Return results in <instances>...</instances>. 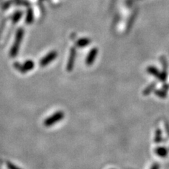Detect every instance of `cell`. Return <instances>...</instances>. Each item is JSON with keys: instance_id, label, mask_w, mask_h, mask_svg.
<instances>
[{"instance_id": "obj_1", "label": "cell", "mask_w": 169, "mask_h": 169, "mask_svg": "<svg viewBox=\"0 0 169 169\" xmlns=\"http://www.w3.org/2000/svg\"><path fill=\"white\" fill-rule=\"evenodd\" d=\"M24 35V30L23 28H19L17 30L15 37V40L13 44V46L11 48V51H10V56L11 57H16V55L18 54V51H19L20 46H21V43L22 42V40L23 38Z\"/></svg>"}, {"instance_id": "obj_2", "label": "cell", "mask_w": 169, "mask_h": 169, "mask_svg": "<svg viewBox=\"0 0 169 169\" xmlns=\"http://www.w3.org/2000/svg\"><path fill=\"white\" fill-rule=\"evenodd\" d=\"M64 118V113L63 111H58L56 112L54 114H53L51 116L48 117L45 121H44V125L46 127H50L54 125L56 123H58L59 121H62Z\"/></svg>"}, {"instance_id": "obj_3", "label": "cell", "mask_w": 169, "mask_h": 169, "mask_svg": "<svg viewBox=\"0 0 169 169\" xmlns=\"http://www.w3.org/2000/svg\"><path fill=\"white\" fill-rule=\"evenodd\" d=\"M14 66L16 67V69H18L20 72L25 73L27 71H31L32 69L34 68L35 64L32 60H28L25 62L23 64H20L19 63H16L14 64Z\"/></svg>"}, {"instance_id": "obj_4", "label": "cell", "mask_w": 169, "mask_h": 169, "mask_svg": "<svg viewBox=\"0 0 169 169\" xmlns=\"http://www.w3.org/2000/svg\"><path fill=\"white\" fill-rule=\"evenodd\" d=\"M57 57V52L56 51H52L50 53H48L45 56H44L40 61V64L42 67L47 66L51 62H52Z\"/></svg>"}, {"instance_id": "obj_5", "label": "cell", "mask_w": 169, "mask_h": 169, "mask_svg": "<svg viewBox=\"0 0 169 169\" xmlns=\"http://www.w3.org/2000/svg\"><path fill=\"white\" fill-rule=\"evenodd\" d=\"M76 59V50L75 47H72L70 50V53H69V57L66 66L67 71H73V68H74Z\"/></svg>"}, {"instance_id": "obj_6", "label": "cell", "mask_w": 169, "mask_h": 169, "mask_svg": "<svg viewBox=\"0 0 169 169\" xmlns=\"http://www.w3.org/2000/svg\"><path fill=\"white\" fill-rule=\"evenodd\" d=\"M97 54H98V49L96 47H94L89 51L85 60V63L87 66H91L92 64H93L95 60L96 59Z\"/></svg>"}, {"instance_id": "obj_7", "label": "cell", "mask_w": 169, "mask_h": 169, "mask_svg": "<svg viewBox=\"0 0 169 169\" xmlns=\"http://www.w3.org/2000/svg\"><path fill=\"white\" fill-rule=\"evenodd\" d=\"M160 60L163 68V71H161V82H165L167 77V67H168V64H167V61L165 56H161Z\"/></svg>"}, {"instance_id": "obj_8", "label": "cell", "mask_w": 169, "mask_h": 169, "mask_svg": "<svg viewBox=\"0 0 169 169\" xmlns=\"http://www.w3.org/2000/svg\"><path fill=\"white\" fill-rule=\"evenodd\" d=\"M146 71L149 73L150 75L155 76L156 78H158V80H161V72H160L156 67L154 66H149L146 68Z\"/></svg>"}, {"instance_id": "obj_9", "label": "cell", "mask_w": 169, "mask_h": 169, "mask_svg": "<svg viewBox=\"0 0 169 169\" xmlns=\"http://www.w3.org/2000/svg\"><path fill=\"white\" fill-rule=\"evenodd\" d=\"M155 153L156 155L160 156V157L164 158L168 155V151L166 147H164V146H159V147H157L155 149Z\"/></svg>"}, {"instance_id": "obj_10", "label": "cell", "mask_w": 169, "mask_h": 169, "mask_svg": "<svg viewBox=\"0 0 169 169\" xmlns=\"http://www.w3.org/2000/svg\"><path fill=\"white\" fill-rule=\"evenodd\" d=\"M91 42V40L89 39V38H83L79 39L78 41L76 42V46L78 47L83 48L87 47L88 44Z\"/></svg>"}, {"instance_id": "obj_11", "label": "cell", "mask_w": 169, "mask_h": 169, "mask_svg": "<svg viewBox=\"0 0 169 169\" xmlns=\"http://www.w3.org/2000/svg\"><path fill=\"white\" fill-rule=\"evenodd\" d=\"M34 20V14L33 11L31 9H29L28 10L27 15H26V22L27 24H31L33 22Z\"/></svg>"}, {"instance_id": "obj_12", "label": "cell", "mask_w": 169, "mask_h": 169, "mask_svg": "<svg viewBox=\"0 0 169 169\" xmlns=\"http://www.w3.org/2000/svg\"><path fill=\"white\" fill-rule=\"evenodd\" d=\"M156 83L155 82H154V83H151V84L149 85V86L146 87V88L143 90V95H149V94L151 93L152 91L154 90V89H155V87H156Z\"/></svg>"}, {"instance_id": "obj_13", "label": "cell", "mask_w": 169, "mask_h": 169, "mask_svg": "<svg viewBox=\"0 0 169 169\" xmlns=\"http://www.w3.org/2000/svg\"><path fill=\"white\" fill-rule=\"evenodd\" d=\"M154 141H155L156 143H160L162 141V133H161V130L159 128L156 129V133H155V137H154Z\"/></svg>"}, {"instance_id": "obj_14", "label": "cell", "mask_w": 169, "mask_h": 169, "mask_svg": "<svg viewBox=\"0 0 169 169\" xmlns=\"http://www.w3.org/2000/svg\"><path fill=\"white\" fill-rule=\"evenodd\" d=\"M155 94L158 97H161V98H166L167 95L166 91L164 90V89H157V90H155Z\"/></svg>"}, {"instance_id": "obj_15", "label": "cell", "mask_w": 169, "mask_h": 169, "mask_svg": "<svg viewBox=\"0 0 169 169\" xmlns=\"http://www.w3.org/2000/svg\"><path fill=\"white\" fill-rule=\"evenodd\" d=\"M21 16H22V13H21V12H19V11L14 14V16H13V22H14V23H16V22H18V21H19L20 18H21Z\"/></svg>"}, {"instance_id": "obj_16", "label": "cell", "mask_w": 169, "mask_h": 169, "mask_svg": "<svg viewBox=\"0 0 169 169\" xmlns=\"http://www.w3.org/2000/svg\"><path fill=\"white\" fill-rule=\"evenodd\" d=\"M8 166H9V168L10 169H20V168H18L16 167V166H14V165H13L12 164H8Z\"/></svg>"}, {"instance_id": "obj_17", "label": "cell", "mask_w": 169, "mask_h": 169, "mask_svg": "<svg viewBox=\"0 0 169 169\" xmlns=\"http://www.w3.org/2000/svg\"><path fill=\"white\" fill-rule=\"evenodd\" d=\"M151 169H159V165H158V164H156V163H155L153 166H152V168Z\"/></svg>"}]
</instances>
